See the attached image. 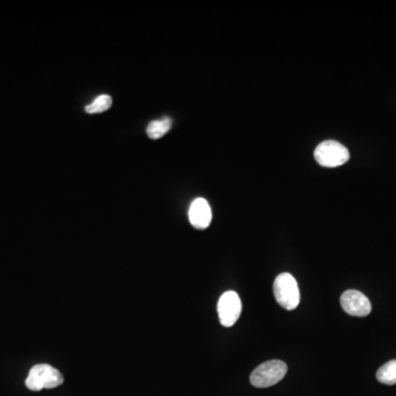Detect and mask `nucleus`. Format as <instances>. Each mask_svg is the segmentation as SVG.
<instances>
[{"instance_id": "nucleus-1", "label": "nucleus", "mask_w": 396, "mask_h": 396, "mask_svg": "<svg viewBox=\"0 0 396 396\" xmlns=\"http://www.w3.org/2000/svg\"><path fill=\"white\" fill-rule=\"evenodd\" d=\"M64 377L59 370L50 364H37L29 372L26 386L31 391L38 392L43 388H55L62 386Z\"/></svg>"}, {"instance_id": "nucleus-2", "label": "nucleus", "mask_w": 396, "mask_h": 396, "mask_svg": "<svg viewBox=\"0 0 396 396\" xmlns=\"http://www.w3.org/2000/svg\"><path fill=\"white\" fill-rule=\"evenodd\" d=\"M288 372V366L281 360L266 361L253 370L250 382L255 388H270L282 381Z\"/></svg>"}, {"instance_id": "nucleus-3", "label": "nucleus", "mask_w": 396, "mask_h": 396, "mask_svg": "<svg viewBox=\"0 0 396 396\" xmlns=\"http://www.w3.org/2000/svg\"><path fill=\"white\" fill-rule=\"evenodd\" d=\"M275 299L279 306L285 310H294L301 301L299 284L295 277L290 273H282L277 275L273 285Z\"/></svg>"}, {"instance_id": "nucleus-4", "label": "nucleus", "mask_w": 396, "mask_h": 396, "mask_svg": "<svg viewBox=\"0 0 396 396\" xmlns=\"http://www.w3.org/2000/svg\"><path fill=\"white\" fill-rule=\"evenodd\" d=\"M315 160L324 168H337L344 166L349 158L350 153L344 144L334 140L324 141L316 148Z\"/></svg>"}, {"instance_id": "nucleus-5", "label": "nucleus", "mask_w": 396, "mask_h": 396, "mask_svg": "<svg viewBox=\"0 0 396 396\" xmlns=\"http://www.w3.org/2000/svg\"><path fill=\"white\" fill-rule=\"evenodd\" d=\"M218 315L221 325L231 327L237 323L241 314V299L234 290H228L218 301Z\"/></svg>"}, {"instance_id": "nucleus-6", "label": "nucleus", "mask_w": 396, "mask_h": 396, "mask_svg": "<svg viewBox=\"0 0 396 396\" xmlns=\"http://www.w3.org/2000/svg\"><path fill=\"white\" fill-rule=\"evenodd\" d=\"M340 304L342 310L348 315L357 316V317H366L372 310L371 301L359 290H348L340 297Z\"/></svg>"}, {"instance_id": "nucleus-7", "label": "nucleus", "mask_w": 396, "mask_h": 396, "mask_svg": "<svg viewBox=\"0 0 396 396\" xmlns=\"http://www.w3.org/2000/svg\"><path fill=\"white\" fill-rule=\"evenodd\" d=\"M188 218L194 228L206 229L212 219V208L209 206L208 201L205 198H196L195 201L190 204Z\"/></svg>"}, {"instance_id": "nucleus-8", "label": "nucleus", "mask_w": 396, "mask_h": 396, "mask_svg": "<svg viewBox=\"0 0 396 396\" xmlns=\"http://www.w3.org/2000/svg\"><path fill=\"white\" fill-rule=\"evenodd\" d=\"M171 118L164 117L162 119L153 120L148 126L147 135L150 139L157 140V139L162 138L164 135H166L171 129Z\"/></svg>"}, {"instance_id": "nucleus-9", "label": "nucleus", "mask_w": 396, "mask_h": 396, "mask_svg": "<svg viewBox=\"0 0 396 396\" xmlns=\"http://www.w3.org/2000/svg\"><path fill=\"white\" fill-rule=\"evenodd\" d=\"M377 379L379 382L386 386L396 384V360H391L383 364L380 369L377 370Z\"/></svg>"}, {"instance_id": "nucleus-10", "label": "nucleus", "mask_w": 396, "mask_h": 396, "mask_svg": "<svg viewBox=\"0 0 396 396\" xmlns=\"http://www.w3.org/2000/svg\"><path fill=\"white\" fill-rule=\"evenodd\" d=\"M112 105V98L109 95H101L96 98L90 105L85 107L87 114H101L106 112Z\"/></svg>"}]
</instances>
